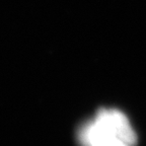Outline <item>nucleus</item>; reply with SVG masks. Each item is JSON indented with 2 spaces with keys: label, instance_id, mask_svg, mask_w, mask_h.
Wrapping results in <instances>:
<instances>
[{
  "label": "nucleus",
  "instance_id": "obj_1",
  "mask_svg": "<svg viewBox=\"0 0 146 146\" xmlns=\"http://www.w3.org/2000/svg\"><path fill=\"white\" fill-rule=\"evenodd\" d=\"M82 146H136L137 136L130 121L114 109L98 111L79 132Z\"/></svg>",
  "mask_w": 146,
  "mask_h": 146
}]
</instances>
